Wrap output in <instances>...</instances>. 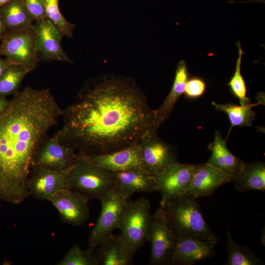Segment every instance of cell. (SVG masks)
I'll return each instance as SVG.
<instances>
[{
    "instance_id": "9c48e42d",
    "label": "cell",
    "mask_w": 265,
    "mask_h": 265,
    "mask_svg": "<svg viewBox=\"0 0 265 265\" xmlns=\"http://www.w3.org/2000/svg\"><path fill=\"white\" fill-rule=\"evenodd\" d=\"M177 239L159 207L151 214L147 241L151 246L149 264L168 265Z\"/></svg>"
},
{
    "instance_id": "ba28073f",
    "label": "cell",
    "mask_w": 265,
    "mask_h": 265,
    "mask_svg": "<svg viewBox=\"0 0 265 265\" xmlns=\"http://www.w3.org/2000/svg\"><path fill=\"white\" fill-rule=\"evenodd\" d=\"M76 149L53 135L47 134L41 140L33 155L31 167L54 170L72 167L79 160Z\"/></svg>"
},
{
    "instance_id": "ac0fdd59",
    "label": "cell",
    "mask_w": 265,
    "mask_h": 265,
    "mask_svg": "<svg viewBox=\"0 0 265 265\" xmlns=\"http://www.w3.org/2000/svg\"><path fill=\"white\" fill-rule=\"evenodd\" d=\"M231 181L234 180L230 175L212 165L199 164L187 193L196 197L209 196Z\"/></svg>"
},
{
    "instance_id": "1f68e13d",
    "label": "cell",
    "mask_w": 265,
    "mask_h": 265,
    "mask_svg": "<svg viewBox=\"0 0 265 265\" xmlns=\"http://www.w3.org/2000/svg\"><path fill=\"white\" fill-rule=\"evenodd\" d=\"M11 100H8L7 97L0 95V116H1L8 108Z\"/></svg>"
},
{
    "instance_id": "5b68a950",
    "label": "cell",
    "mask_w": 265,
    "mask_h": 265,
    "mask_svg": "<svg viewBox=\"0 0 265 265\" xmlns=\"http://www.w3.org/2000/svg\"><path fill=\"white\" fill-rule=\"evenodd\" d=\"M131 200L130 196L115 187L100 200L101 213L89 234L86 250L93 253L103 240L119 229Z\"/></svg>"
},
{
    "instance_id": "7c38bea8",
    "label": "cell",
    "mask_w": 265,
    "mask_h": 265,
    "mask_svg": "<svg viewBox=\"0 0 265 265\" xmlns=\"http://www.w3.org/2000/svg\"><path fill=\"white\" fill-rule=\"evenodd\" d=\"M89 200L78 192L66 188L56 191L47 201L58 211L62 222L79 226L90 216Z\"/></svg>"
},
{
    "instance_id": "4fadbf2b",
    "label": "cell",
    "mask_w": 265,
    "mask_h": 265,
    "mask_svg": "<svg viewBox=\"0 0 265 265\" xmlns=\"http://www.w3.org/2000/svg\"><path fill=\"white\" fill-rule=\"evenodd\" d=\"M72 167L64 170H54L31 167L27 182L29 196L45 201L56 191L68 189V177Z\"/></svg>"
},
{
    "instance_id": "9a60e30c",
    "label": "cell",
    "mask_w": 265,
    "mask_h": 265,
    "mask_svg": "<svg viewBox=\"0 0 265 265\" xmlns=\"http://www.w3.org/2000/svg\"><path fill=\"white\" fill-rule=\"evenodd\" d=\"M79 153L102 168L111 172L144 170L138 143L106 154L85 155Z\"/></svg>"
},
{
    "instance_id": "3957f363",
    "label": "cell",
    "mask_w": 265,
    "mask_h": 265,
    "mask_svg": "<svg viewBox=\"0 0 265 265\" xmlns=\"http://www.w3.org/2000/svg\"><path fill=\"white\" fill-rule=\"evenodd\" d=\"M159 207L177 240L193 238L216 244L219 241L202 215L197 197L186 193L161 200Z\"/></svg>"
},
{
    "instance_id": "6da1fadb",
    "label": "cell",
    "mask_w": 265,
    "mask_h": 265,
    "mask_svg": "<svg viewBox=\"0 0 265 265\" xmlns=\"http://www.w3.org/2000/svg\"><path fill=\"white\" fill-rule=\"evenodd\" d=\"M61 116L63 126L53 135L85 155L137 144L159 127L145 95L132 80L117 77L86 85Z\"/></svg>"
},
{
    "instance_id": "cb8c5ba5",
    "label": "cell",
    "mask_w": 265,
    "mask_h": 265,
    "mask_svg": "<svg viewBox=\"0 0 265 265\" xmlns=\"http://www.w3.org/2000/svg\"><path fill=\"white\" fill-rule=\"evenodd\" d=\"M260 104H263V100L258 101L257 103L253 104L249 102L240 105L231 103L221 104L212 102V105L216 110L225 113L229 117L231 127L226 139L234 127L250 126L252 125L256 113L252 108Z\"/></svg>"
},
{
    "instance_id": "7a4b0ae2",
    "label": "cell",
    "mask_w": 265,
    "mask_h": 265,
    "mask_svg": "<svg viewBox=\"0 0 265 265\" xmlns=\"http://www.w3.org/2000/svg\"><path fill=\"white\" fill-rule=\"evenodd\" d=\"M62 110L49 88L27 86L11 100L0 116V200L18 205L29 196L33 155Z\"/></svg>"
},
{
    "instance_id": "d6a6232c",
    "label": "cell",
    "mask_w": 265,
    "mask_h": 265,
    "mask_svg": "<svg viewBox=\"0 0 265 265\" xmlns=\"http://www.w3.org/2000/svg\"><path fill=\"white\" fill-rule=\"evenodd\" d=\"M11 61L6 58H3L0 55V76L4 70L10 65L12 64Z\"/></svg>"
},
{
    "instance_id": "603a6c76",
    "label": "cell",
    "mask_w": 265,
    "mask_h": 265,
    "mask_svg": "<svg viewBox=\"0 0 265 265\" xmlns=\"http://www.w3.org/2000/svg\"><path fill=\"white\" fill-rule=\"evenodd\" d=\"M235 188L239 192L249 190L265 191V164L256 161L245 163L238 177L234 180Z\"/></svg>"
},
{
    "instance_id": "ffe728a7",
    "label": "cell",
    "mask_w": 265,
    "mask_h": 265,
    "mask_svg": "<svg viewBox=\"0 0 265 265\" xmlns=\"http://www.w3.org/2000/svg\"><path fill=\"white\" fill-rule=\"evenodd\" d=\"M113 173L114 187L130 196L135 193L155 191L156 183L154 175L145 170Z\"/></svg>"
},
{
    "instance_id": "f1b7e54d",
    "label": "cell",
    "mask_w": 265,
    "mask_h": 265,
    "mask_svg": "<svg viewBox=\"0 0 265 265\" xmlns=\"http://www.w3.org/2000/svg\"><path fill=\"white\" fill-rule=\"evenodd\" d=\"M57 265H98L93 253L83 250L78 244L71 246Z\"/></svg>"
},
{
    "instance_id": "5bb4252c",
    "label": "cell",
    "mask_w": 265,
    "mask_h": 265,
    "mask_svg": "<svg viewBox=\"0 0 265 265\" xmlns=\"http://www.w3.org/2000/svg\"><path fill=\"white\" fill-rule=\"evenodd\" d=\"M33 26L38 53H41L45 60L73 63L62 47V35L49 20L36 21Z\"/></svg>"
},
{
    "instance_id": "e0dca14e",
    "label": "cell",
    "mask_w": 265,
    "mask_h": 265,
    "mask_svg": "<svg viewBox=\"0 0 265 265\" xmlns=\"http://www.w3.org/2000/svg\"><path fill=\"white\" fill-rule=\"evenodd\" d=\"M134 253L121 235L112 234L93 252L98 265H129Z\"/></svg>"
},
{
    "instance_id": "d4e9b609",
    "label": "cell",
    "mask_w": 265,
    "mask_h": 265,
    "mask_svg": "<svg viewBox=\"0 0 265 265\" xmlns=\"http://www.w3.org/2000/svg\"><path fill=\"white\" fill-rule=\"evenodd\" d=\"M35 68L12 63L0 76V95L7 97L18 93L20 85L26 75Z\"/></svg>"
},
{
    "instance_id": "4316f807",
    "label": "cell",
    "mask_w": 265,
    "mask_h": 265,
    "mask_svg": "<svg viewBox=\"0 0 265 265\" xmlns=\"http://www.w3.org/2000/svg\"><path fill=\"white\" fill-rule=\"evenodd\" d=\"M59 0H42L46 16L63 37L71 38L76 25L68 22L62 15L59 7Z\"/></svg>"
},
{
    "instance_id": "d590c367",
    "label": "cell",
    "mask_w": 265,
    "mask_h": 265,
    "mask_svg": "<svg viewBox=\"0 0 265 265\" xmlns=\"http://www.w3.org/2000/svg\"><path fill=\"white\" fill-rule=\"evenodd\" d=\"M0 209H1V204L0 203Z\"/></svg>"
},
{
    "instance_id": "44dd1931",
    "label": "cell",
    "mask_w": 265,
    "mask_h": 265,
    "mask_svg": "<svg viewBox=\"0 0 265 265\" xmlns=\"http://www.w3.org/2000/svg\"><path fill=\"white\" fill-rule=\"evenodd\" d=\"M189 78V74L186 61L184 60L179 61L169 93L160 107L155 110L159 126L168 118L179 98L184 93L186 84Z\"/></svg>"
},
{
    "instance_id": "4dcf8cb0",
    "label": "cell",
    "mask_w": 265,
    "mask_h": 265,
    "mask_svg": "<svg viewBox=\"0 0 265 265\" xmlns=\"http://www.w3.org/2000/svg\"><path fill=\"white\" fill-rule=\"evenodd\" d=\"M23 1L34 22L46 19L42 0H23Z\"/></svg>"
},
{
    "instance_id": "277c9868",
    "label": "cell",
    "mask_w": 265,
    "mask_h": 265,
    "mask_svg": "<svg viewBox=\"0 0 265 265\" xmlns=\"http://www.w3.org/2000/svg\"><path fill=\"white\" fill-rule=\"evenodd\" d=\"M79 160L68 177V189L100 201L114 187L113 173L78 153Z\"/></svg>"
},
{
    "instance_id": "484cf974",
    "label": "cell",
    "mask_w": 265,
    "mask_h": 265,
    "mask_svg": "<svg viewBox=\"0 0 265 265\" xmlns=\"http://www.w3.org/2000/svg\"><path fill=\"white\" fill-rule=\"evenodd\" d=\"M226 248L228 257L226 265H263V260L247 246H242L233 239L231 233L227 232Z\"/></svg>"
},
{
    "instance_id": "2e32d148",
    "label": "cell",
    "mask_w": 265,
    "mask_h": 265,
    "mask_svg": "<svg viewBox=\"0 0 265 265\" xmlns=\"http://www.w3.org/2000/svg\"><path fill=\"white\" fill-rule=\"evenodd\" d=\"M216 243L193 238L178 239L168 265H192L215 254Z\"/></svg>"
},
{
    "instance_id": "f546056e",
    "label": "cell",
    "mask_w": 265,
    "mask_h": 265,
    "mask_svg": "<svg viewBox=\"0 0 265 265\" xmlns=\"http://www.w3.org/2000/svg\"><path fill=\"white\" fill-rule=\"evenodd\" d=\"M206 90V83L200 77L195 76L188 79L184 94L185 97L190 99H195L202 97Z\"/></svg>"
},
{
    "instance_id": "8992f818",
    "label": "cell",
    "mask_w": 265,
    "mask_h": 265,
    "mask_svg": "<svg viewBox=\"0 0 265 265\" xmlns=\"http://www.w3.org/2000/svg\"><path fill=\"white\" fill-rule=\"evenodd\" d=\"M0 55L12 63L36 68L38 61L36 35L33 26L6 31L1 38Z\"/></svg>"
},
{
    "instance_id": "30bf717a",
    "label": "cell",
    "mask_w": 265,
    "mask_h": 265,
    "mask_svg": "<svg viewBox=\"0 0 265 265\" xmlns=\"http://www.w3.org/2000/svg\"><path fill=\"white\" fill-rule=\"evenodd\" d=\"M199 164L174 163L154 175L155 190L161 194V201L170 199L188 191Z\"/></svg>"
},
{
    "instance_id": "836d02e7",
    "label": "cell",
    "mask_w": 265,
    "mask_h": 265,
    "mask_svg": "<svg viewBox=\"0 0 265 265\" xmlns=\"http://www.w3.org/2000/svg\"><path fill=\"white\" fill-rule=\"evenodd\" d=\"M6 31L7 30L5 25L0 17V40L1 39Z\"/></svg>"
},
{
    "instance_id": "8fae6325",
    "label": "cell",
    "mask_w": 265,
    "mask_h": 265,
    "mask_svg": "<svg viewBox=\"0 0 265 265\" xmlns=\"http://www.w3.org/2000/svg\"><path fill=\"white\" fill-rule=\"evenodd\" d=\"M138 146L143 169L153 175L179 162L176 149L159 138L157 133L145 135Z\"/></svg>"
},
{
    "instance_id": "83f0119b",
    "label": "cell",
    "mask_w": 265,
    "mask_h": 265,
    "mask_svg": "<svg viewBox=\"0 0 265 265\" xmlns=\"http://www.w3.org/2000/svg\"><path fill=\"white\" fill-rule=\"evenodd\" d=\"M236 44L238 49V57L236 62L235 71L227 85L229 86L232 93L239 100L240 105H242L249 103L250 101L249 98L246 96V85L240 72L243 52L240 42L238 41Z\"/></svg>"
},
{
    "instance_id": "d6986e66",
    "label": "cell",
    "mask_w": 265,
    "mask_h": 265,
    "mask_svg": "<svg viewBox=\"0 0 265 265\" xmlns=\"http://www.w3.org/2000/svg\"><path fill=\"white\" fill-rule=\"evenodd\" d=\"M211 156L206 162L230 175L234 180L241 173L245 162L228 148L221 133L215 131L213 142L208 145Z\"/></svg>"
},
{
    "instance_id": "e575fe53",
    "label": "cell",
    "mask_w": 265,
    "mask_h": 265,
    "mask_svg": "<svg viewBox=\"0 0 265 265\" xmlns=\"http://www.w3.org/2000/svg\"><path fill=\"white\" fill-rule=\"evenodd\" d=\"M10 0H0V7L7 3Z\"/></svg>"
},
{
    "instance_id": "52a82bcc",
    "label": "cell",
    "mask_w": 265,
    "mask_h": 265,
    "mask_svg": "<svg viewBox=\"0 0 265 265\" xmlns=\"http://www.w3.org/2000/svg\"><path fill=\"white\" fill-rule=\"evenodd\" d=\"M151 217L148 199L131 200L119 229L134 253L147 241Z\"/></svg>"
},
{
    "instance_id": "7402d4cb",
    "label": "cell",
    "mask_w": 265,
    "mask_h": 265,
    "mask_svg": "<svg viewBox=\"0 0 265 265\" xmlns=\"http://www.w3.org/2000/svg\"><path fill=\"white\" fill-rule=\"evenodd\" d=\"M0 17L7 31L28 27L34 22L23 0H10L0 7Z\"/></svg>"
}]
</instances>
